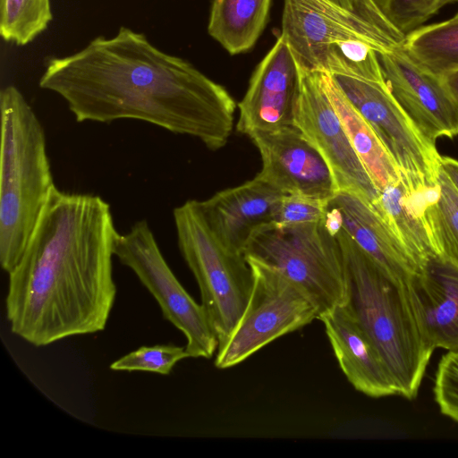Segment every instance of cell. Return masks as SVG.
Returning <instances> with one entry per match:
<instances>
[{
	"instance_id": "4dcf8cb0",
	"label": "cell",
	"mask_w": 458,
	"mask_h": 458,
	"mask_svg": "<svg viewBox=\"0 0 458 458\" xmlns=\"http://www.w3.org/2000/svg\"><path fill=\"white\" fill-rule=\"evenodd\" d=\"M438 78L444 88L458 106V69L445 72Z\"/></svg>"
},
{
	"instance_id": "2e32d148",
	"label": "cell",
	"mask_w": 458,
	"mask_h": 458,
	"mask_svg": "<svg viewBox=\"0 0 458 458\" xmlns=\"http://www.w3.org/2000/svg\"><path fill=\"white\" fill-rule=\"evenodd\" d=\"M284 192L257 175L244 183L220 191L197 204L207 225L229 250L243 254L250 238L272 224Z\"/></svg>"
},
{
	"instance_id": "f546056e",
	"label": "cell",
	"mask_w": 458,
	"mask_h": 458,
	"mask_svg": "<svg viewBox=\"0 0 458 458\" xmlns=\"http://www.w3.org/2000/svg\"><path fill=\"white\" fill-rule=\"evenodd\" d=\"M350 11H354L365 17L371 23L381 13L375 0H330Z\"/></svg>"
},
{
	"instance_id": "7c38bea8",
	"label": "cell",
	"mask_w": 458,
	"mask_h": 458,
	"mask_svg": "<svg viewBox=\"0 0 458 458\" xmlns=\"http://www.w3.org/2000/svg\"><path fill=\"white\" fill-rule=\"evenodd\" d=\"M386 86L421 134L436 144L458 135V106L438 76L419 65L403 47L378 54Z\"/></svg>"
},
{
	"instance_id": "836d02e7",
	"label": "cell",
	"mask_w": 458,
	"mask_h": 458,
	"mask_svg": "<svg viewBox=\"0 0 458 458\" xmlns=\"http://www.w3.org/2000/svg\"><path fill=\"white\" fill-rule=\"evenodd\" d=\"M455 2H457L458 0H454Z\"/></svg>"
},
{
	"instance_id": "d4e9b609",
	"label": "cell",
	"mask_w": 458,
	"mask_h": 458,
	"mask_svg": "<svg viewBox=\"0 0 458 458\" xmlns=\"http://www.w3.org/2000/svg\"><path fill=\"white\" fill-rule=\"evenodd\" d=\"M52 20L50 0H0V35L7 43L32 42Z\"/></svg>"
},
{
	"instance_id": "52a82bcc",
	"label": "cell",
	"mask_w": 458,
	"mask_h": 458,
	"mask_svg": "<svg viewBox=\"0 0 458 458\" xmlns=\"http://www.w3.org/2000/svg\"><path fill=\"white\" fill-rule=\"evenodd\" d=\"M246 259L253 275L251 293L237 323L218 344V369L234 367L274 340L318 319L317 308L299 286L271 266Z\"/></svg>"
},
{
	"instance_id": "30bf717a",
	"label": "cell",
	"mask_w": 458,
	"mask_h": 458,
	"mask_svg": "<svg viewBox=\"0 0 458 458\" xmlns=\"http://www.w3.org/2000/svg\"><path fill=\"white\" fill-rule=\"evenodd\" d=\"M299 71L293 124L328 165L337 192L356 194L373 203L379 191L354 151L322 88L319 71L301 66Z\"/></svg>"
},
{
	"instance_id": "e0dca14e",
	"label": "cell",
	"mask_w": 458,
	"mask_h": 458,
	"mask_svg": "<svg viewBox=\"0 0 458 458\" xmlns=\"http://www.w3.org/2000/svg\"><path fill=\"white\" fill-rule=\"evenodd\" d=\"M408 290L429 344L458 350V264L438 253L429 256L410 280Z\"/></svg>"
},
{
	"instance_id": "7402d4cb",
	"label": "cell",
	"mask_w": 458,
	"mask_h": 458,
	"mask_svg": "<svg viewBox=\"0 0 458 458\" xmlns=\"http://www.w3.org/2000/svg\"><path fill=\"white\" fill-rule=\"evenodd\" d=\"M402 47L419 65L436 76L458 69V19L413 30L406 35Z\"/></svg>"
},
{
	"instance_id": "83f0119b",
	"label": "cell",
	"mask_w": 458,
	"mask_h": 458,
	"mask_svg": "<svg viewBox=\"0 0 458 458\" xmlns=\"http://www.w3.org/2000/svg\"><path fill=\"white\" fill-rule=\"evenodd\" d=\"M329 200L300 192L284 193L276 205L272 224L286 227L318 222L326 217Z\"/></svg>"
},
{
	"instance_id": "1f68e13d",
	"label": "cell",
	"mask_w": 458,
	"mask_h": 458,
	"mask_svg": "<svg viewBox=\"0 0 458 458\" xmlns=\"http://www.w3.org/2000/svg\"><path fill=\"white\" fill-rule=\"evenodd\" d=\"M440 166L458 191V160L450 157H441Z\"/></svg>"
},
{
	"instance_id": "8fae6325",
	"label": "cell",
	"mask_w": 458,
	"mask_h": 458,
	"mask_svg": "<svg viewBox=\"0 0 458 458\" xmlns=\"http://www.w3.org/2000/svg\"><path fill=\"white\" fill-rule=\"evenodd\" d=\"M280 36L299 66L317 71L325 48L335 41L362 40L378 54L403 47L357 12L330 0H284Z\"/></svg>"
},
{
	"instance_id": "ffe728a7",
	"label": "cell",
	"mask_w": 458,
	"mask_h": 458,
	"mask_svg": "<svg viewBox=\"0 0 458 458\" xmlns=\"http://www.w3.org/2000/svg\"><path fill=\"white\" fill-rule=\"evenodd\" d=\"M422 193H413L401 177L380 191L372 203L418 270L429 256L438 253L423 216Z\"/></svg>"
},
{
	"instance_id": "9a60e30c",
	"label": "cell",
	"mask_w": 458,
	"mask_h": 458,
	"mask_svg": "<svg viewBox=\"0 0 458 458\" xmlns=\"http://www.w3.org/2000/svg\"><path fill=\"white\" fill-rule=\"evenodd\" d=\"M329 224L344 230L357 246L389 277L408 285L417 267L372 203L338 191L329 200Z\"/></svg>"
},
{
	"instance_id": "6da1fadb",
	"label": "cell",
	"mask_w": 458,
	"mask_h": 458,
	"mask_svg": "<svg viewBox=\"0 0 458 458\" xmlns=\"http://www.w3.org/2000/svg\"><path fill=\"white\" fill-rule=\"evenodd\" d=\"M39 87L64 98L77 122L140 120L214 150L226 144L233 127L236 103L223 86L124 26L72 55L49 58Z\"/></svg>"
},
{
	"instance_id": "4fadbf2b",
	"label": "cell",
	"mask_w": 458,
	"mask_h": 458,
	"mask_svg": "<svg viewBox=\"0 0 458 458\" xmlns=\"http://www.w3.org/2000/svg\"><path fill=\"white\" fill-rule=\"evenodd\" d=\"M259 149V178L284 193L300 192L329 200L337 192L328 165L294 125L249 135Z\"/></svg>"
},
{
	"instance_id": "ba28073f",
	"label": "cell",
	"mask_w": 458,
	"mask_h": 458,
	"mask_svg": "<svg viewBox=\"0 0 458 458\" xmlns=\"http://www.w3.org/2000/svg\"><path fill=\"white\" fill-rule=\"evenodd\" d=\"M114 254L153 295L164 318L182 332L190 358L210 359L218 339L209 318L169 267L146 220L117 236Z\"/></svg>"
},
{
	"instance_id": "f1b7e54d",
	"label": "cell",
	"mask_w": 458,
	"mask_h": 458,
	"mask_svg": "<svg viewBox=\"0 0 458 458\" xmlns=\"http://www.w3.org/2000/svg\"><path fill=\"white\" fill-rule=\"evenodd\" d=\"M433 392L441 413L458 422V350L441 357Z\"/></svg>"
},
{
	"instance_id": "603a6c76",
	"label": "cell",
	"mask_w": 458,
	"mask_h": 458,
	"mask_svg": "<svg viewBox=\"0 0 458 458\" xmlns=\"http://www.w3.org/2000/svg\"><path fill=\"white\" fill-rule=\"evenodd\" d=\"M421 208L438 254L458 264V191L441 166L437 187L422 195Z\"/></svg>"
},
{
	"instance_id": "5bb4252c",
	"label": "cell",
	"mask_w": 458,
	"mask_h": 458,
	"mask_svg": "<svg viewBox=\"0 0 458 458\" xmlns=\"http://www.w3.org/2000/svg\"><path fill=\"white\" fill-rule=\"evenodd\" d=\"M298 63L282 36L258 64L238 104L236 129L250 135L293 124L299 90Z\"/></svg>"
},
{
	"instance_id": "9c48e42d",
	"label": "cell",
	"mask_w": 458,
	"mask_h": 458,
	"mask_svg": "<svg viewBox=\"0 0 458 458\" xmlns=\"http://www.w3.org/2000/svg\"><path fill=\"white\" fill-rule=\"evenodd\" d=\"M350 102L364 117L414 193L437 187L441 156L390 93L386 83L332 75Z\"/></svg>"
},
{
	"instance_id": "484cf974",
	"label": "cell",
	"mask_w": 458,
	"mask_h": 458,
	"mask_svg": "<svg viewBox=\"0 0 458 458\" xmlns=\"http://www.w3.org/2000/svg\"><path fill=\"white\" fill-rule=\"evenodd\" d=\"M190 358L185 347L175 344L142 346L119 358L110 365L116 371H147L168 375L175 364Z\"/></svg>"
},
{
	"instance_id": "d6a6232c",
	"label": "cell",
	"mask_w": 458,
	"mask_h": 458,
	"mask_svg": "<svg viewBox=\"0 0 458 458\" xmlns=\"http://www.w3.org/2000/svg\"><path fill=\"white\" fill-rule=\"evenodd\" d=\"M453 18L458 19V12L456 13V14Z\"/></svg>"
},
{
	"instance_id": "4316f807",
	"label": "cell",
	"mask_w": 458,
	"mask_h": 458,
	"mask_svg": "<svg viewBox=\"0 0 458 458\" xmlns=\"http://www.w3.org/2000/svg\"><path fill=\"white\" fill-rule=\"evenodd\" d=\"M387 21L404 36L421 27L454 0H375Z\"/></svg>"
},
{
	"instance_id": "3957f363",
	"label": "cell",
	"mask_w": 458,
	"mask_h": 458,
	"mask_svg": "<svg viewBox=\"0 0 458 458\" xmlns=\"http://www.w3.org/2000/svg\"><path fill=\"white\" fill-rule=\"evenodd\" d=\"M348 306L369 335L391 374L397 395L414 399L435 348L423 335L408 285L386 275L340 226Z\"/></svg>"
},
{
	"instance_id": "8992f818",
	"label": "cell",
	"mask_w": 458,
	"mask_h": 458,
	"mask_svg": "<svg viewBox=\"0 0 458 458\" xmlns=\"http://www.w3.org/2000/svg\"><path fill=\"white\" fill-rule=\"evenodd\" d=\"M178 247L192 272L218 344L230 334L249 301L253 275L244 256L226 249L214 235L197 200L174 209Z\"/></svg>"
},
{
	"instance_id": "277c9868",
	"label": "cell",
	"mask_w": 458,
	"mask_h": 458,
	"mask_svg": "<svg viewBox=\"0 0 458 458\" xmlns=\"http://www.w3.org/2000/svg\"><path fill=\"white\" fill-rule=\"evenodd\" d=\"M0 111V264L10 273L55 186L43 127L15 86L1 89Z\"/></svg>"
},
{
	"instance_id": "ac0fdd59",
	"label": "cell",
	"mask_w": 458,
	"mask_h": 458,
	"mask_svg": "<svg viewBox=\"0 0 458 458\" xmlns=\"http://www.w3.org/2000/svg\"><path fill=\"white\" fill-rule=\"evenodd\" d=\"M318 319L343 373L357 391L373 398L397 394L381 354L346 304Z\"/></svg>"
},
{
	"instance_id": "44dd1931",
	"label": "cell",
	"mask_w": 458,
	"mask_h": 458,
	"mask_svg": "<svg viewBox=\"0 0 458 458\" xmlns=\"http://www.w3.org/2000/svg\"><path fill=\"white\" fill-rule=\"evenodd\" d=\"M272 0H213L208 34L229 54L249 51L264 30Z\"/></svg>"
},
{
	"instance_id": "cb8c5ba5",
	"label": "cell",
	"mask_w": 458,
	"mask_h": 458,
	"mask_svg": "<svg viewBox=\"0 0 458 458\" xmlns=\"http://www.w3.org/2000/svg\"><path fill=\"white\" fill-rule=\"evenodd\" d=\"M318 71L386 83L378 52L370 44L359 39L329 44L323 52Z\"/></svg>"
},
{
	"instance_id": "7a4b0ae2",
	"label": "cell",
	"mask_w": 458,
	"mask_h": 458,
	"mask_svg": "<svg viewBox=\"0 0 458 458\" xmlns=\"http://www.w3.org/2000/svg\"><path fill=\"white\" fill-rule=\"evenodd\" d=\"M118 235L102 198L55 187L8 273L11 331L35 346L102 331L116 296L112 258Z\"/></svg>"
},
{
	"instance_id": "d6986e66",
	"label": "cell",
	"mask_w": 458,
	"mask_h": 458,
	"mask_svg": "<svg viewBox=\"0 0 458 458\" xmlns=\"http://www.w3.org/2000/svg\"><path fill=\"white\" fill-rule=\"evenodd\" d=\"M322 88L336 112L358 157L378 191L401 174L371 126L350 102L331 74L319 71Z\"/></svg>"
},
{
	"instance_id": "5b68a950",
	"label": "cell",
	"mask_w": 458,
	"mask_h": 458,
	"mask_svg": "<svg viewBox=\"0 0 458 458\" xmlns=\"http://www.w3.org/2000/svg\"><path fill=\"white\" fill-rule=\"evenodd\" d=\"M243 254L271 266L299 286L317 308L318 318L346 302L344 257L326 217L286 227L263 225L251 235Z\"/></svg>"
}]
</instances>
